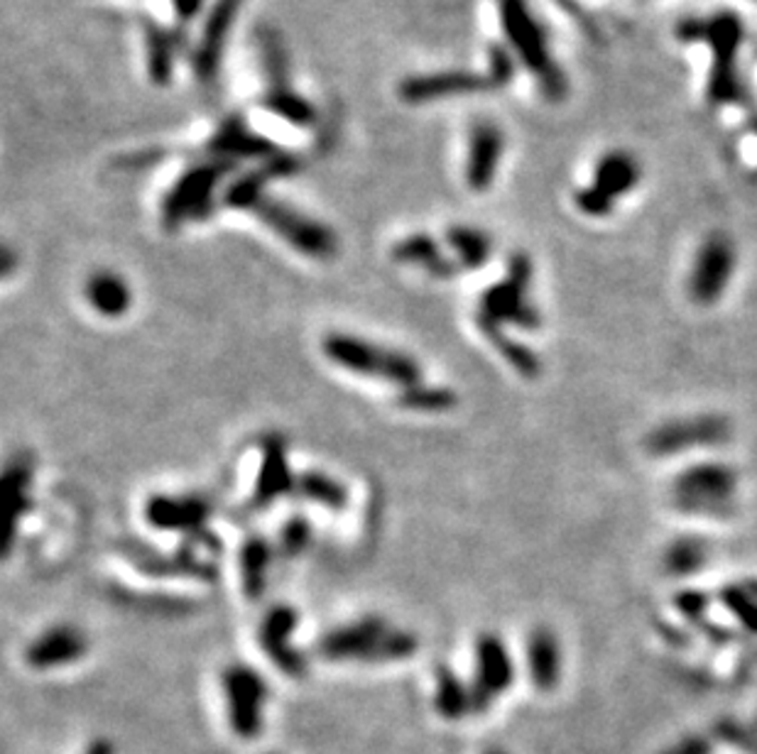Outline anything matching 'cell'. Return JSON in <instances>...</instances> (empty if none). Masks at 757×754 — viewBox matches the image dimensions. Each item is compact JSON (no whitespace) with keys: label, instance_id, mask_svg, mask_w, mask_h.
<instances>
[{"label":"cell","instance_id":"1","mask_svg":"<svg viewBox=\"0 0 757 754\" xmlns=\"http://www.w3.org/2000/svg\"><path fill=\"white\" fill-rule=\"evenodd\" d=\"M682 42H702L711 47L713 66L708 74V101L713 106H737L747 101V88L737 72V49L745 39L743 20L735 13H716L706 20H684L677 27Z\"/></svg>","mask_w":757,"mask_h":754},{"label":"cell","instance_id":"2","mask_svg":"<svg viewBox=\"0 0 757 754\" xmlns=\"http://www.w3.org/2000/svg\"><path fill=\"white\" fill-rule=\"evenodd\" d=\"M498 17L518 62L537 78L542 94L551 101H561L569 91L567 74L551 54L547 29L532 13L528 0H498Z\"/></svg>","mask_w":757,"mask_h":754},{"label":"cell","instance_id":"3","mask_svg":"<svg viewBox=\"0 0 757 754\" xmlns=\"http://www.w3.org/2000/svg\"><path fill=\"white\" fill-rule=\"evenodd\" d=\"M322 350L334 366L356 372V375L377 378L400 387L422 382V368L412 356L395 348L377 346V343L351 336V333H326Z\"/></svg>","mask_w":757,"mask_h":754},{"label":"cell","instance_id":"4","mask_svg":"<svg viewBox=\"0 0 757 754\" xmlns=\"http://www.w3.org/2000/svg\"><path fill=\"white\" fill-rule=\"evenodd\" d=\"M532 260L525 252H516L508 258L505 277L483 292L481 311L498 323H510L522 331H537L542 326V317L537 307L528 301L530 284H532Z\"/></svg>","mask_w":757,"mask_h":754},{"label":"cell","instance_id":"5","mask_svg":"<svg viewBox=\"0 0 757 754\" xmlns=\"http://www.w3.org/2000/svg\"><path fill=\"white\" fill-rule=\"evenodd\" d=\"M231 162L211 160L194 164L184 172L162 201V225L167 231L182 228L187 221H201L213 211V194H216L223 176L231 172Z\"/></svg>","mask_w":757,"mask_h":754},{"label":"cell","instance_id":"6","mask_svg":"<svg viewBox=\"0 0 757 754\" xmlns=\"http://www.w3.org/2000/svg\"><path fill=\"white\" fill-rule=\"evenodd\" d=\"M250 213H256L289 248L307 255V258L328 260L338 252V238L332 228H326L322 221L309 219L307 213L293 209L285 201L273 199V196H263Z\"/></svg>","mask_w":757,"mask_h":754},{"label":"cell","instance_id":"7","mask_svg":"<svg viewBox=\"0 0 757 754\" xmlns=\"http://www.w3.org/2000/svg\"><path fill=\"white\" fill-rule=\"evenodd\" d=\"M223 693L233 734L256 740L263 732V708L270 699V685L263 673L246 664H231L223 671Z\"/></svg>","mask_w":757,"mask_h":754},{"label":"cell","instance_id":"8","mask_svg":"<svg viewBox=\"0 0 757 754\" xmlns=\"http://www.w3.org/2000/svg\"><path fill=\"white\" fill-rule=\"evenodd\" d=\"M733 436V424L721 415H702L667 421L645 436V448L653 456H672L682 450L723 446Z\"/></svg>","mask_w":757,"mask_h":754},{"label":"cell","instance_id":"9","mask_svg":"<svg viewBox=\"0 0 757 754\" xmlns=\"http://www.w3.org/2000/svg\"><path fill=\"white\" fill-rule=\"evenodd\" d=\"M516 681V664L498 634L483 632L475 640V679L471 683V713L483 715Z\"/></svg>","mask_w":757,"mask_h":754},{"label":"cell","instance_id":"10","mask_svg":"<svg viewBox=\"0 0 757 754\" xmlns=\"http://www.w3.org/2000/svg\"><path fill=\"white\" fill-rule=\"evenodd\" d=\"M735 262V245L725 233L706 235L696 252L692 277H688V294L698 307H711L721 299V294L731 284Z\"/></svg>","mask_w":757,"mask_h":754},{"label":"cell","instance_id":"11","mask_svg":"<svg viewBox=\"0 0 757 754\" xmlns=\"http://www.w3.org/2000/svg\"><path fill=\"white\" fill-rule=\"evenodd\" d=\"M121 554L125 561L150 578H197V581H216L219 578L213 561L203 558L199 548H194L189 542H184L182 552L177 554H164L148 544L135 542V539H125L121 542Z\"/></svg>","mask_w":757,"mask_h":754},{"label":"cell","instance_id":"12","mask_svg":"<svg viewBox=\"0 0 757 754\" xmlns=\"http://www.w3.org/2000/svg\"><path fill=\"white\" fill-rule=\"evenodd\" d=\"M297 625L299 613L293 605L280 603L270 607L258 630V642L268 654V659L289 679H305L309 671L307 656L289 642V634L295 632Z\"/></svg>","mask_w":757,"mask_h":754},{"label":"cell","instance_id":"13","mask_svg":"<svg viewBox=\"0 0 757 754\" xmlns=\"http://www.w3.org/2000/svg\"><path fill=\"white\" fill-rule=\"evenodd\" d=\"M243 3H246V0H216L209 10L207 23H203L201 37L191 57L194 76H197L201 84H211L213 78H216L223 49H226V39L231 35L233 23H236L240 15Z\"/></svg>","mask_w":757,"mask_h":754},{"label":"cell","instance_id":"14","mask_svg":"<svg viewBox=\"0 0 757 754\" xmlns=\"http://www.w3.org/2000/svg\"><path fill=\"white\" fill-rule=\"evenodd\" d=\"M493 88L488 74L469 72V69H451V72H432L407 76L397 88L405 103H430L439 98L483 94Z\"/></svg>","mask_w":757,"mask_h":754},{"label":"cell","instance_id":"15","mask_svg":"<svg viewBox=\"0 0 757 754\" xmlns=\"http://www.w3.org/2000/svg\"><path fill=\"white\" fill-rule=\"evenodd\" d=\"M297 475L289 468L287 458V441L280 434H268L263 438V460H260L256 490L248 499L250 512H260L277 503L283 495L295 493Z\"/></svg>","mask_w":757,"mask_h":754},{"label":"cell","instance_id":"16","mask_svg":"<svg viewBox=\"0 0 757 754\" xmlns=\"http://www.w3.org/2000/svg\"><path fill=\"white\" fill-rule=\"evenodd\" d=\"M207 154L221 162H240V160H270L280 150L273 140H268L265 135L252 133L248 127V121L240 113L228 115L226 121H221L216 133L209 137Z\"/></svg>","mask_w":757,"mask_h":754},{"label":"cell","instance_id":"17","mask_svg":"<svg viewBox=\"0 0 757 754\" xmlns=\"http://www.w3.org/2000/svg\"><path fill=\"white\" fill-rule=\"evenodd\" d=\"M30 483H33V463L27 458H13L5 466L3 478H0V507H3V556L8 558L13 552V544L17 539V529H21L25 515L30 512L33 497H30Z\"/></svg>","mask_w":757,"mask_h":754},{"label":"cell","instance_id":"18","mask_svg":"<svg viewBox=\"0 0 757 754\" xmlns=\"http://www.w3.org/2000/svg\"><path fill=\"white\" fill-rule=\"evenodd\" d=\"M213 512V505L203 495H152L145 505V519L160 532L194 534L203 529Z\"/></svg>","mask_w":757,"mask_h":754},{"label":"cell","instance_id":"19","mask_svg":"<svg viewBox=\"0 0 757 754\" xmlns=\"http://www.w3.org/2000/svg\"><path fill=\"white\" fill-rule=\"evenodd\" d=\"M505 152V135L495 123L479 121L469 133L466 150V184L475 194L488 191L500 170Z\"/></svg>","mask_w":757,"mask_h":754},{"label":"cell","instance_id":"20","mask_svg":"<svg viewBox=\"0 0 757 754\" xmlns=\"http://www.w3.org/2000/svg\"><path fill=\"white\" fill-rule=\"evenodd\" d=\"M390 630L383 617L365 615L361 620L336 627L319 640V654L328 662H363L373 644Z\"/></svg>","mask_w":757,"mask_h":754},{"label":"cell","instance_id":"21","mask_svg":"<svg viewBox=\"0 0 757 754\" xmlns=\"http://www.w3.org/2000/svg\"><path fill=\"white\" fill-rule=\"evenodd\" d=\"M89 652V640L82 630L72 625H57L42 632L37 640L27 646L25 662L37 671L54 669V666H66L79 662Z\"/></svg>","mask_w":757,"mask_h":754},{"label":"cell","instance_id":"22","mask_svg":"<svg viewBox=\"0 0 757 754\" xmlns=\"http://www.w3.org/2000/svg\"><path fill=\"white\" fill-rule=\"evenodd\" d=\"M299 170V157L297 154H287V152H277L275 157H270L263 164L258 166V170L246 172L243 176H238L236 182L228 184L226 194H223V203L228 206V209H238V211H252L256 209V203L263 199L265 194V184L270 180H277V176H289Z\"/></svg>","mask_w":757,"mask_h":754},{"label":"cell","instance_id":"23","mask_svg":"<svg viewBox=\"0 0 757 754\" xmlns=\"http://www.w3.org/2000/svg\"><path fill=\"white\" fill-rule=\"evenodd\" d=\"M735 487V468L725 463H696L674 478V497L733 499Z\"/></svg>","mask_w":757,"mask_h":754},{"label":"cell","instance_id":"24","mask_svg":"<svg viewBox=\"0 0 757 754\" xmlns=\"http://www.w3.org/2000/svg\"><path fill=\"white\" fill-rule=\"evenodd\" d=\"M393 258L402 264H414L436 280H449L463 268L456 258H446L442 245L430 233H412L393 245Z\"/></svg>","mask_w":757,"mask_h":754},{"label":"cell","instance_id":"25","mask_svg":"<svg viewBox=\"0 0 757 754\" xmlns=\"http://www.w3.org/2000/svg\"><path fill=\"white\" fill-rule=\"evenodd\" d=\"M640 176H643V170H640V162L633 152L608 150L606 154L598 157L591 184H594L598 191L610 196L613 201H618L630 191H635Z\"/></svg>","mask_w":757,"mask_h":754},{"label":"cell","instance_id":"26","mask_svg":"<svg viewBox=\"0 0 757 754\" xmlns=\"http://www.w3.org/2000/svg\"><path fill=\"white\" fill-rule=\"evenodd\" d=\"M530 679L539 691L557 689L561 676V650L557 636L547 627H537L528 640Z\"/></svg>","mask_w":757,"mask_h":754},{"label":"cell","instance_id":"27","mask_svg":"<svg viewBox=\"0 0 757 754\" xmlns=\"http://www.w3.org/2000/svg\"><path fill=\"white\" fill-rule=\"evenodd\" d=\"M86 299L91 309L106 319H121L133 307V292L121 274L99 270L86 280Z\"/></svg>","mask_w":757,"mask_h":754},{"label":"cell","instance_id":"28","mask_svg":"<svg viewBox=\"0 0 757 754\" xmlns=\"http://www.w3.org/2000/svg\"><path fill=\"white\" fill-rule=\"evenodd\" d=\"M475 323H479V329L485 338H488L491 346L500 353V356L505 358V362L518 372V375H522L525 380H535L539 378V372H542V360L535 350H532L530 346H522V343H518L516 338H510L508 333H505L502 329V323L498 321H493L488 317H483V313H479L475 317Z\"/></svg>","mask_w":757,"mask_h":754},{"label":"cell","instance_id":"29","mask_svg":"<svg viewBox=\"0 0 757 754\" xmlns=\"http://www.w3.org/2000/svg\"><path fill=\"white\" fill-rule=\"evenodd\" d=\"M270 564H273V546L263 534H250L240 546V581L250 603H258L265 595Z\"/></svg>","mask_w":757,"mask_h":754},{"label":"cell","instance_id":"30","mask_svg":"<svg viewBox=\"0 0 757 754\" xmlns=\"http://www.w3.org/2000/svg\"><path fill=\"white\" fill-rule=\"evenodd\" d=\"M145 47H148L145 52H148V74L152 84L167 86L172 82L174 64H177V33L152 23V20H145Z\"/></svg>","mask_w":757,"mask_h":754},{"label":"cell","instance_id":"31","mask_svg":"<svg viewBox=\"0 0 757 754\" xmlns=\"http://www.w3.org/2000/svg\"><path fill=\"white\" fill-rule=\"evenodd\" d=\"M446 243L456 252V262L463 270H481L493 255L491 235L473 225H451L446 231Z\"/></svg>","mask_w":757,"mask_h":754},{"label":"cell","instance_id":"32","mask_svg":"<svg viewBox=\"0 0 757 754\" xmlns=\"http://www.w3.org/2000/svg\"><path fill=\"white\" fill-rule=\"evenodd\" d=\"M295 495L307 499V503L336 509V512L348 505L346 485L334 475L324 473V470H305V473H299L295 483Z\"/></svg>","mask_w":757,"mask_h":754},{"label":"cell","instance_id":"33","mask_svg":"<svg viewBox=\"0 0 757 754\" xmlns=\"http://www.w3.org/2000/svg\"><path fill=\"white\" fill-rule=\"evenodd\" d=\"M263 108L295 127H312L317 123V108L287 84L270 86V91L263 98Z\"/></svg>","mask_w":757,"mask_h":754},{"label":"cell","instance_id":"34","mask_svg":"<svg viewBox=\"0 0 757 754\" xmlns=\"http://www.w3.org/2000/svg\"><path fill=\"white\" fill-rule=\"evenodd\" d=\"M434 705L446 720H461L471 713V685H466L449 666L436 669Z\"/></svg>","mask_w":757,"mask_h":754},{"label":"cell","instance_id":"35","mask_svg":"<svg viewBox=\"0 0 757 754\" xmlns=\"http://www.w3.org/2000/svg\"><path fill=\"white\" fill-rule=\"evenodd\" d=\"M397 405L412 411L436 415V411H449L456 407V392L449 387L414 382L410 387H400V392H397Z\"/></svg>","mask_w":757,"mask_h":754},{"label":"cell","instance_id":"36","mask_svg":"<svg viewBox=\"0 0 757 754\" xmlns=\"http://www.w3.org/2000/svg\"><path fill=\"white\" fill-rule=\"evenodd\" d=\"M708 558V546L704 539L698 536H682L677 539V542L669 544L667 554H665V568L672 576L682 578L698 571L706 564Z\"/></svg>","mask_w":757,"mask_h":754},{"label":"cell","instance_id":"37","mask_svg":"<svg viewBox=\"0 0 757 754\" xmlns=\"http://www.w3.org/2000/svg\"><path fill=\"white\" fill-rule=\"evenodd\" d=\"M721 603L737 617V622H741L747 632L757 634V597L753 593H747L743 585L723 588Z\"/></svg>","mask_w":757,"mask_h":754},{"label":"cell","instance_id":"38","mask_svg":"<svg viewBox=\"0 0 757 754\" xmlns=\"http://www.w3.org/2000/svg\"><path fill=\"white\" fill-rule=\"evenodd\" d=\"M312 544V524L305 517H293L280 534V554L285 558H295Z\"/></svg>","mask_w":757,"mask_h":754},{"label":"cell","instance_id":"39","mask_svg":"<svg viewBox=\"0 0 757 754\" xmlns=\"http://www.w3.org/2000/svg\"><path fill=\"white\" fill-rule=\"evenodd\" d=\"M488 78L493 88L505 86L516 76V54H512L508 45H493L488 47Z\"/></svg>","mask_w":757,"mask_h":754},{"label":"cell","instance_id":"40","mask_svg":"<svg viewBox=\"0 0 757 754\" xmlns=\"http://www.w3.org/2000/svg\"><path fill=\"white\" fill-rule=\"evenodd\" d=\"M674 505L682 512L706 515L716 519H725L733 515V499H716V497H674Z\"/></svg>","mask_w":757,"mask_h":754},{"label":"cell","instance_id":"41","mask_svg":"<svg viewBox=\"0 0 757 754\" xmlns=\"http://www.w3.org/2000/svg\"><path fill=\"white\" fill-rule=\"evenodd\" d=\"M574 201H576V209L581 213L591 215V219H604V215H610L618 203V201L610 199V196H606L604 191H598L594 184H586L584 189H579L574 196Z\"/></svg>","mask_w":757,"mask_h":754},{"label":"cell","instance_id":"42","mask_svg":"<svg viewBox=\"0 0 757 754\" xmlns=\"http://www.w3.org/2000/svg\"><path fill=\"white\" fill-rule=\"evenodd\" d=\"M716 734L721 740L735 744V747H741L747 754H757V732L743 728L741 722L721 720L716 725Z\"/></svg>","mask_w":757,"mask_h":754},{"label":"cell","instance_id":"43","mask_svg":"<svg viewBox=\"0 0 757 754\" xmlns=\"http://www.w3.org/2000/svg\"><path fill=\"white\" fill-rule=\"evenodd\" d=\"M677 610L682 613L686 620H692L694 625L706 620V610H708V597L698 591H684L674 597Z\"/></svg>","mask_w":757,"mask_h":754},{"label":"cell","instance_id":"44","mask_svg":"<svg viewBox=\"0 0 757 754\" xmlns=\"http://www.w3.org/2000/svg\"><path fill=\"white\" fill-rule=\"evenodd\" d=\"M713 747H711V742H708L706 738H686L677 744V747L669 750L667 754H711Z\"/></svg>","mask_w":757,"mask_h":754},{"label":"cell","instance_id":"45","mask_svg":"<svg viewBox=\"0 0 757 754\" xmlns=\"http://www.w3.org/2000/svg\"><path fill=\"white\" fill-rule=\"evenodd\" d=\"M170 3L179 23H189V20L197 17L203 8V0H170Z\"/></svg>","mask_w":757,"mask_h":754},{"label":"cell","instance_id":"46","mask_svg":"<svg viewBox=\"0 0 757 754\" xmlns=\"http://www.w3.org/2000/svg\"><path fill=\"white\" fill-rule=\"evenodd\" d=\"M84 754H115V747H113L111 740L99 738V740H94L89 747H86Z\"/></svg>","mask_w":757,"mask_h":754},{"label":"cell","instance_id":"47","mask_svg":"<svg viewBox=\"0 0 757 754\" xmlns=\"http://www.w3.org/2000/svg\"><path fill=\"white\" fill-rule=\"evenodd\" d=\"M13 268H15L13 248H11V245H3V277H8V274L13 272Z\"/></svg>","mask_w":757,"mask_h":754},{"label":"cell","instance_id":"48","mask_svg":"<svg viewBox=\"0 0 757 754\" xmlns=\"http://www.w3.org/2000/svg\"><path fill=\"white\" fill-rule=\"evenodd\" d=\"M743 588H745L747 593H753V595L757 597V581H755V578H753V581H745V583H743Z\"/></svg>","mask_w":757,"mask_h":754},{"label":"cell","instance_id":"49","mask_svg":"<svg viewBox=\"0 0 757 754\" xmlns=\"http://www.w3.org/2000/svg\"><path fill=\"white\" fill-rule=\"evenodd\" d=\"M750 127H753V133H755V135H757V115H755V118H753V123H750Z\"/></svg>","mask_w":757,"mask_h":754},{"label":"cell","instance_id":"50","mask_svg":"<svg viewBox=\"0 0 757 754\" xmlns=\"http://www.w3.org/2000/svg\"><path fill=\"white\" fill-rule=\"evenodd\" d=\"M488 754H505V752H500V750H493V752H488Z\"/></svg>","mask_w":757,"mask_h":754},{"label":"cell","instance_id":"51","mask_svg":"<svg viewBox=\"0 0 757 754\" xmlns=\"http://www.w3.org/2000/svg\"><path fill=\"white\" fill-rule=\"evenodd\" d=\"M755 732H757V728H755Z\"/></svg>","mask_w":757,"mask_h":754}]
</instances>
